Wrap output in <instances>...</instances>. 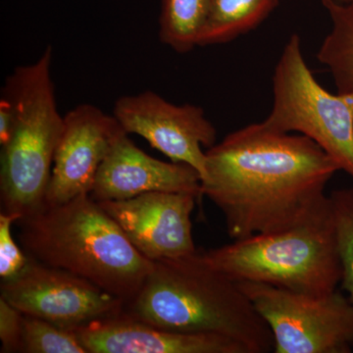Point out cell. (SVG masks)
Segmentation results:
<instances>
[{
  "mask_svg": "<svg viewBox=\"0 0 353 353\" xmlns=\"http://www.w3.org/2000/svg\"><path fill=\"white\" fill-rule=\"evenodd\" d=\"M202 196L220 209L233 241L292 226L323 199L340 171L303 134L263 122L236 130L205 152Z\"/></svg>",
  "mask_w": 353,
  "mask_h": 353,
  "instance_id": "1",
  "label": "cell"
},
{
  "mask_svg": "<svg viewBox=\"0 0 353 353\" xmlns=\"http://www.w3.org/2000/svg\"><path fill=\"white\" fill-rule=\"evenodd\" d=\"M152 262L123 314L167 331L227 336L250 353L274 352L273 334L252 301L203 252Z\"/></svg>",
  "mask_w": 353,
  "mask_h": 353,
  "instance_id": "2",
  "label": "cell"
},
{
  "mask_svg": "<svg viewBox=\"0 0 353 353\" xmlns=\"http://www.w3.org/2000/svg\"><path fill=\"white\" fill-rule=\"evenodd\" d=\"M15 225L29 259L80 276L126 304L152 268L90 194L46 205Z\"/></svg>",
  "mask_w": 353,
  "mask_h": 353,
  "instance_id": "3",
  "label": "cell"
},
{
  "mask_svg": "<svg viewBox=\"0 0 353 353\" xmlns=\"http://www.w3.org/2000/svg\"><path fill=\"white\" fill-rule=\"evenodd\" d=\"M211 266L236 282L321 294L338 290L341 262L331 197L299 222L203 252Z\"/></svg>",
  "mask_w": 353,
  "mask_h": 353,
  "instance_id": "4",
  "label": "cell"
},
{
  "mask_svg": "<svg viewBox=\"0 0 353 353\" xmlns=\"http://www.w3.org/2000/svg\"><path fill=\"white\" fill-rule=\"evenodd\" d=\"M52 48L34 63L7 77L1 95L12 102L16 118L10 138L1 145V212L22 218L46 204L55 150L64 117L60 115L51 77Z\"/></svg>",
  "mask_w": 353,
  "mask_h": 353,
  "instance_id": "5",
  "label": "cell"
},
{
  "mask_svg": "<svg viewBox=\"0 0 353 353\" xmlns=\"http://www.w3.org/2000/svg\"><path fill=\"white\" fill-rule=\"evenodd\" d=\"M267 127L303 134L353 178V95L331 94L303 57L299 34L288 39L273 75V105Z\"/></svg>",
  "mask_w": 353,
  "mask_h": 353,
  "instance_id": "6",
  "label": "cell"
},
{
  "mask_svg": "<svg viewBox=\"0 0 353 353\" xmlns=\"http://www.w3.org/2000/svg\"><path fill=\"white\" fill-rule=\"evenodd\" d=\"M273 334L275 353L353 352V303L340 290L310 294L239 282Z\"/></svg>",
  "mask_w": 353,
  "mask_h": 353,
  "instance_id": "7",
  "label": "cell"
},
{
  "mask_svg": "<svg viewBox=\"0 0 353 353\" xmlns=\"http://www.w3.org/2000/svg\"><path fill=\"white\" fill-rule=\"evenodd\" d=\"M0 294L23 314L68 330L122 315L126 305L80 276L31 259L16 277L1 281Z\"/></svg>",
  "mask_w": 353,
  "mask_h": 353,
  "instance_id": "8",
  "label": "cell"
},
{
  "mask_svg": "<svg viewBox=\"0 0 353 353\" xmlns=\"http://www.w3.org/2000/svg\"><path fill=\"white\" fill-rule=\"evenodd\" d=\"M113 116L127 134L146 139L171 161L190 165L205 174L206 153L216 143L217 131L203 109L194 104L167 101L152 90L121 97Z\"/></svg>",
  "mask_w": 353,
  "mask_h": 353,
  "instance_id": "9",
  "label": "cell"
},
{
  "mask_svg": "<svg viewBox=\"0 0 353 353\" xmlns=\"http://www.w3.org/2000/svg\"><path fill=\"white\" fill-rule=\"evenodd\" d=\"M197 199L187 192H153L97 202L143 256L157 261L196 252L192 213Z\"/></svg>",
  "mask_w": 353,
  "mask_h": 353,
  "instance_id": "10",
  "label": "cell"
},
{
  "mask_svg": "<svg viewBox=\"0 0 353 353\" xmlns=\"http://www.w3.org/2000/svg\"><path fill=\"white\" fill-rule=\"evenodd\" d=\"M123 132L113 115L92 104H80L67 113L55 150L46 205L90 194L97 172Z\"/></svg>",
  "mask_w": 353,
  "mask_h": 353,
  "instance_id": "11",
  "label": "cell"
},
{
  "mask_svg": "<svg viewBox=\"0 0 353 353\" xmlns=\"http://www.w3.org/2000/svg\"><path fill=\"white\" fill-rule=\"evenodd\" d=\"M153 192H187L201 197V175L190 165L161 161L146 154L129 134L123 132L97 172L90 196L99 202L124 201Z\"/></svg>",
  "mask_w": 353,
  "mask_h": 353,
  "instance_id": "12",
  "label": "cell"
},
{
  "mask_svg": "<svg viewBox=\"0 0 353 353\" xmlns=\"http://www.w3.org/2000/svg\"><path fill=\"white\" fill-rule=\"evenodd\" d=\"M72 331L88 353H250L227 336L167 331L124 314Z\"/></svg>",
  "mask_w": 353,
  "mask_h": 353,
  "instance_id": "13",
  "label": "cell"
},
{
  "mask_svg": "<svg viewBox=\"0 0 353 353\" xmlns=\"http://www.w3.org/2000/svg\"><path fill=\"white\" fill-rule=\"evenodd\" d=\"M279 0H210L199 46L230 43L256 29L278 6Z\"/></svg>",
  "mask_w": 353,
  "mask_h": 353,
  "instance_id": "14",
  "label": "cell"
},
{
  "mask_svg": "<svg viewBox=\"0 0 353 353\" xmlns=\"http://www.w3.org/2000/svg\"><path fill=\"white\" fill-rule=\"evenodd\" d=\"M321 2L332 26L318 50V61L329 70L336 92L353 95V1Z\"/></svg>",
  "mask_w": 353,
  "mask_h": 353,
  "instance_id": "15",
  "label": "cell"
},
{
  "mask_svg": "<svg viewBox=\"0 0 353 353\" xmlns=\"http://www.w3.org/2000/svg\"><path fill=\"white\" fill-rule=\"evenodd\" d=\"M210 0H162L159 39L179 53L199 46Z\"/></svg>",
  "mask_w": 353,
  "mask_h": 353,
  "instance_id": "16",
  "label": "cell"
},
{
  "mask_svg": "<svg viewBox=\"0 0 353 353\" xmlns=\"http://www.w3.org/2000/svg\"><path fill=\"white\" fill-rule=\"evenodd\" d=\"M21 352L88 353L75 332L28 315H24Z\"/></svg>",
  "mask_w": 353,
  "mask_h": 353,
  "instance_id": "17",
  "label": "cell"
},
{
  "mask_svg": "<svg viewBox=\"0 0 353 353\" xmlns=\"http://www.w3.org/2000/svg\"><path fill=\"white\" fill-rule=\"evenodd\" d=\"M330 197L341 255V287L353 303V188L334 190Z\"/></svg>",
  "mask_w": 353,
  "mask_h": 353,
  "instance_id": "18",
  "label": "cell"
},
{
  "mask_svg": "<svg viewBox=\"0 0 353 353\" xmlns=\"http://www.w3.org/2000/svg\"><path fill=\"white\" fill-rule=\"evenodd\" d=\"M19 217L15 214L0 213V278L1 281L16 277L29 262L22 246L14 240L12 227Z\"/></svg>",
  "mask_w": 353,
  "mask_h": 353,
  "instance_id": "19",
  "label": "cell"
},
{
  "mask_svg": "<svg viewBox=\"0 0 353 353\" xmlns=\"http://www.w3.org/2000/svg\"><path fill=\"white\" fill-rule=\"evenodd\" d=\"M24 314L0 297V341L2 353L22 352Z\"/></svg>",
  "mask_w": 353,
  "mask_h": 353,
  "instance_id": "20",
  "label": "cell"
},
{
  "mask_svg": "<svg viewBox=\"0 0 353 353\" xmlns=\"http://www.w3.org/2000/svg\"><path fill=\"white\" fill-rule=\"evenodd\" d=\"M16 113L12 102L1 95L0 99V145H6L12 132Z\"/></svg>",
  "mask_w": 353,
  "mask_h": 353,
  "instance_id": "21",
  "label": "cell"
},
{
  "mask_svg": "<svg viewBox=\"0 0 353 353\" xmlns=\"http://www.w3.org/2000/svg\"><path fill=\"white\" fill-rule=\"evenodd\" d=\"M332 1L338 2V3H348V2H352L353 0H332Z\"/></svg>",
  "mask_w": 353,
  "mask_h": 353,
  "instance_id": "22",
  "label": "cell"
}]
</instances>
